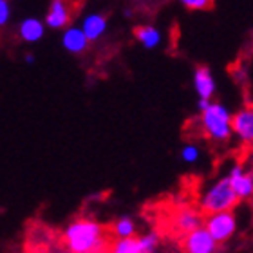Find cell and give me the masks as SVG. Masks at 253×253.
Segmentation results:
<instances>
[{"instance_id":"6da1fadb","label":"cell","mask_w":253,"mask_h":253,"mask_svg":"<svg viewBox=\"0 0 253 253\" xmlns=\"http://www.w3.org/2000/svg\"><path fill=\"white\" fill-rule=\"evenodd\" d=\"M62 241L71 253H105L109 239L103 224L90 217H80L69 222Z\"/></svg>"},{"instance_id":"7a4b0ae2","label":"cell","mask_w":253,"mask_h":253,"mask_svg":"<svg viewBox=\"0 0 253 253\" xmlns=\"http://www.w3.org/2000/svg\"><path fill=\"white\" fill-rule=\"evenodd\" d=\"M201 130L208 139L226 143L232 139V112L221 101H210V105L199 116Z\"/></svg>"},{"instance_id":"3957f363","label":"cell","mask_w":253,"mask_h":253,"mask_svg":"<svg viewBox=\"0 0 253 253\" xmlns=\"http://www.w3.org/2000/svg\"><path fill=\"white\" fill-rule=\"evenodd\" d=\"M239 205V199L233 194L232 186L228 183L226 175L213 181L210 186H206L199 195V208L201 213L211 215L221 211H233V208Z\"/></svg>"},{"instance_id":"277c9868","label":"cell","mask_w":253,"mask_h":253,"mask_svg":"<svg viewBox=\"0 0 253 253\" xmlns=\"http://www.w3.org/2000/svg\"><path fill=\"white\" fill-rule=\"evenodd\" d=\"M203 228L215 241V244H224L237 233V215L235 211L211 213V215H206V219H203Z\"/></svg>"},{"instance_id":"5b68a950","label":"cell","mask_w":253,"mask_h":253,"mask_svg":"<svg viewBox=\"0 0 253 253\" xmlns=\"http://www.w3.org/2000/svg\"><path fill=\"white\" fill-rule=\"evenodd\" d=\"M226 179L232 186L235 197L241 201H250L253 197V174L252 170H246L243 165L235 163L226 174Z\"/></svg>"},{"instance_id":"8992f818","label":"cell","mask_w":253,"mask_h":253,"mask_svg":"<svg viewBox=\"0 0 253 253\" xmlns=\"http://www.w3.org/2000/svg\"><path fill=\"white\" fill-rule=\"evenodd\" d=\"M73 20V9L67 2L63 0H53L47 7V13L43 16V26L54 31H63L65 27L71 26Z\"/></svg>"},{"instance_id":"52a82bcc","label":"cell","mask_w":253,"mask_h":253,"mask_svg":"<svg viewBox=\"0 0 253 253\" xmlns=\"http://www.w3.org/2000/svg\"><path fill=\"white\" fill-rule=\"evenodd\" d=\"M219 244L208 235L205 228L201 226L190 232L183 239V253H217Z\"/></svg>"},{"instance_id":"ba28073f","label":"cell","mask_w":253,"mask_h":253,"mask_svg":"<svg viewBox=\"0 0 253 253\" xmlns=\"http://www.w3.org/2000/svg\"><path fill=\"white\" fill-rule=\"evenodd\" d=\"M235 136L243 145H252L253 141V109L243 107L232 114V137Z\"/></svg>"},{"instance_id":"9c48e42d","label":"cell","mask_w":253,"mask_h":253,"mask_svg":"<svg viewBox=\"0 0 253 253\" xmlns=\"http://www.w3.org/2000/svg\"><path fill=\"white\" fill-rule=\"evenodd\" d=\"M80 29L85 35V38L90 42H98L107 35V29H109V20L103 13H98V11H92V13H87V15L82 18V24H80Z\"/></svg>"},{"instance_id":"30bf717a","label":"cell","mask_w":253,"mask_h":253,"mask_svg":"<svg viewBox=\"0 0 253 253\" xmlns=\"http://www.w3.org/2000/svg\"><path fill=\"white\" fill-rule=\"evenodd\" d=\"M194 89H195V92H197V96H199V100L211 101V98H213L217 92V82L210 67H206V65L195 67Z\"/></svg>"},{"instance_id":"8fae6325","label":"cell","mask_w":253,"mask_h":253,"mask_svg":"<svg viewBox=\"0 0 253 253\" xmlns=\"http://www.w3.org/2000/svg\"><path fill=\"white\" fill-rule=\"evenodd\" d=\"M203 213L199 210H195V208H181L174 213L172 217V224L177 232L181 233H190L197 230V228L203 226Z\"/></svg>"},{"instance_id":"7c38bea8","label":"cell","mask_w":253,"mask_h":253,"mask_svg":"<svg viewBox=\"0 0 253 253\" xmlns=\"http://www.w3.org/2000/svg\"><path fill=\"white\" fill-rule=\"evenodd\" d=\"M60 42H62V47L71 54H82L89 49V40L85 38L82 29L78 26H73V24L62 31Z\"/></svg>"},{"instance_id":"4fadbf2b","label":"cell","mask_w":253,"mask_h":253,"mask_svg":"<svg viewBox=\"0 0 253 253\" xmlns=\"http://www.w3.org/2000/svg\"><path fill=\"white\" fill-rule=\"evenodd\" d=\"M16 33H18L22 42L37 43L45 35V26H43V20H40L38 16H26L20 20V24L16 27Z\"/></svg>"},{"instance_id":"5bb4252c","label":"cell","mask_w":253,"mask_h":253,"mask_svg":"<svg viewBox=\"0 0 253 253\" xmlns=\"http://www.w3.org/2000/svg\"><path fill=\"white\" fill-rule=\"evenodd\" d=\"M134 38L137 43L147 51H154L163 43V31L152 24H143L134 29Z\"/></svg>"},{"instance_id":"9a60e30c","label":"cell","mask_w":253,"mask_h":253,"mask_svg":"<svg viewBox=\"0 0 253 253\" xmlns=\"http://www.w3.org/2000/svg\"><path fill=\"white\" fill-rule=\"evenodd\" d=\"M137 232V224L134 221V217L130 215H122L118 217L114 224H112V235L116 239H134Z\"/></svg>"},{"instance_id":"2e32d148","label":"cell","mask_w":253,"mask_h":253,"mask_svg":"<svg viewBox=\"0 0 253 253\" xmlns=\"http://www.w3.org/2000/svg\"><path fill=\"white\" fill-rule=\"evenodd\" d=\"M136 243L139 253H156L159 244H161V237H159V233L156 230H150V232L143 233L141 237H137Z\"/></svg>"},{"instance_id":"e0dca14e","label":"cell","mask_w":253,"mask_h":253,"mask_svg":"<svg viewBox=\"0 0 253 253\" xmlns=\"http://www.w3.org/2000/svg\"><path fill=\"white\" fill-rule=\"evenodd\" d=\"M109 253H139L136 237L134 239H116V241L111 244Z\"/></svg>"},{"instance_id":"ac0fdd59","label":"cell","mask_w":253,"mask_h":253,"mask_svg":"<svg viewBox=\"0 0 253 253\" xmlns=\"http://www.w3.org/2000/svg\"><path fill=\"white\" fill-rule=\"evenodd\" d=\"M181 159L188 165H195L201 159V148L194 143H188L181 148Z\"/></svg>"},{"instance_id":"d6986e66","label":"cell","mask_w":253,"mask_h":253,"mask_svg":"<svg viewBox=\"0 0 253 253\" xmlns=\"http://www.w3.org/2000/svg\"><path fill=\"white\" fill-rule=\"evenodd\" d=\"M11 15H13L11 4L7 2V0H0V29L9 24V22H11Z\"/></svg>"},{"instance_id":"ffe728a7","label":"cell","mask_w":253,"mask_h":253,"mask_svg":"<svg viewBox=\"0 0 253 253\" xmlns=\"http://www.w3.org/2000/svg\"><path fill=\"white\" fill-rule=\"evenodd\" d=\"M181 5H185L190 11H203L210 7L208 0H181Z\"/></svg>"},{"instance_id":"44dd1931","label":"cell","mask_w":253,"mask_h":253,"mask_svg":"<svg viewBox=\"0 0 253 253\" xmlns=\"http://www.w3.org/2000/svg\"><path fill=\"white\" fill-rule=\"evenodd\" d=\"M233 78L237 80L239 84H246V82H248V69L237 67L235 71H233Z\"/></svg>"},{"instance_id":"7402d4cb","label":"cell","mask_w":253,"mask_h":253,"mask_svg":"<svg viewBox=\"0 0 253 253\" xmlns=\"http://www.w3.org/2000/svg\"><path fill=\"white\" fill-rule=\"evenodd\" d=\"M37 253H71L67 248H53V250H42V252H37Z\"/></svg>"},{"instance_id":"603a6c76","label":"cell","mask_w":253,"mask_h":253,"mask_svg":"<svg viewBox=\"0 0 253 253\" xmlns=\"http://www.w3.org/2000/svg\"><path fill=\"white\" fill-rule=\"evenodd\" d=\"M208 105H210V101H208V100H199V101H197V111H199V114L205 111Z\"/></svg>"},{"instance_id":"cb8c5ba5","label":"cell","mask_w":253,"mask_h":253,"mask_svg":"<svg viewBox=\"0 0 253 253\" xmlns=\"http://www.w3.org/2000/svg\"><path fill=\"white\" fill-rule=\"evenodd\" d=\"M24 62L29 63V65H31V63H35V54H33V53H26V54H24Z\"/></svg>"},{"instance_id":"d4e9b609","label":"cell","mask_w":253,"mask_h":253,"mask_svg":"<svg viewBox=\"0 0 253 253\" xmlns=\"http://www.w3.org/2000/svg\"><path fill=\"white\" fill-rule=\"evenodd\" d=\"M123 15H125L126 18H132V15H134V11H132V9H125V11H123Z\"/></svg>"}]
</instances>
